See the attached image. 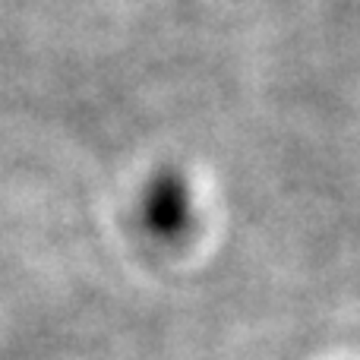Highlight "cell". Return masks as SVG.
I'll list each match as a JSON object with an SVG mask.
<instances>
[{
	"mask_svg": "<svg viewBox=\"0 0 360 360\" xmlns=\"http://www.w3.org/2000/svg\"><path fill=\"white\" fill-rule=\"evenodd\" d=\"M190 190L174 171H165L146 186L143 196V224L149 234L162 240H174L190 224Z\"/></svg>",
	"mask_w": 360,
	"mask_h": 360,
	"instance_id": "obj_1",
	"label": "cell"
}]
</instances>
